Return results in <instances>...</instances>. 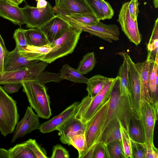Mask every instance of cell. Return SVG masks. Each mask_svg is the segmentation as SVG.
<instances>
[{
  "label": "cell",
  "instance_id": "7bdbcfd3",
  "mask_svg": "<svg viewBox=\"0 0 158 158\" xmlns=\"http://www.w3.org/2000/svg\"><path fill=\"white\" fill-rule=\"evenodd\" d=\"M139 3L138 0H131L128 2V7L129 13L134 20H137L138 14L139 12Z\"/></svg>",
  "mask_w": 158,
  "mask_h": 158
},
{
  "label": "cell",
  "instance_id": "277c9868",
  "mask_svg": "<svg viewBox=\"0 0 158 158\" xmlns=\"http://www.w3.org/2000/svg\"><path fill=\"white\" fill-rule=\"evenodd\" d=\"M118 54L125 60L127 64L132 116L139 120L140 108L145 98L141 90L139 73L135 63L128 54L125 52Z\"/></svg>",
  "mask_w": 158,
  "mask_h": 158
},
{
  "label": "cell",
  "instance_id": "b9f144b4",
  "mask_svg": "<svg viewBox=\"0 0 158 158\" xmlns=\"http://www.w3.org/2000/svg\"><path fill=\"white\" fill-rule=\"evenodd\" d=\"M145 152V158H158V150L154 144L144 142L142 143Z\"/></svg>",
  "mask_w": 158,
  "mask_h": 158
},
{
  "label": "cell",
  "instance_id": "ffe728a7",
  "mask_svg": "<svg viewBox=\"0 0 158 158\" xmlns=\"http://www.w3.org/2000/svg\"><path fill=\"white\" fill-rule=\"evenodd\" d=\"M122 143L119 120L117 118L112 119L102 131L99 142L106 144L114 141Z\"/></svg>",
  "mask_w": 158,
  "mask_h": 158
},
{
  "label": "cell",
  "instance_id": "c3c4849f",
  "mask_svg": "<svg viewBox=\"0 0 158 158\" xmlns=\"http://www.w3.org/2000/svg\"><path fill=\"white\" fill-rule=\"evenodd\" d=\"M9 2L11 3H12L19 6V5L24 0H8Z\"/></svg>",
  "mask_w": 158,
  "mask_h": 158
},
{
  "label": "cell",
  "instance_id": "60d3db41",
  "mask_svg": "<svg viewBox=\"0 0 158 158\" xmlns=\"http://www.w3.org/2000/svg\"><path fill=\"white\" fill-rule=\"evenodd\" d=\"M69 152L60 144H57L53 146L51 158H69Z\"/></svg>",
  "mask_w": 158,
  "mask_h": 158
},
{
  "label": "cell",
  "instance_id": "7c38bea8",
  "mask_svg": "<svg viewBox=\"0 0 158 158\" xmlns=\"http://www.w3.org/2000/svg\"><path fill=\"white\" fill-rule=\"evenodd\" d=\"M128 2H126L123 5L117 21L130 41L137 46L141 42L142 36L139 31L137 20H134L129 13Z\"/></svg>",
  "mask_w": 158,
  "mask_h": 158
},
{
  "label": "cell",
  "instance_id": "4fadbf2b",
  "mask_svg": "<svg viewBox=\"0 0 158 158\" xmlns=\"http://www.w3.org/2000/svg\"><path fill=\"white\" fill-rule=\"evenodd\" d=\"M39 117L31 107L28 106L24 117L17 125L11 142L13 143L19 138L39 129L40 125Z\"/></svg>",
  "mask_w": 158,
  "mask_h": 158
},
{
  "label": "cell",
  "instance_id": "f907efd6",
  "mask_svg": "<svg viewBox=\"0 0 158 158\" xmlns=\"http://www.w3.org/2000/svg\"><path fill=\"white\" fill-rule=\"evenodd\" d=\"M60 0H55V5L56 7H57L58 6Z\"/></svg>",
  "mask_w": 158,
  "mask_h": 158
},
{
  "label": "cell",
  "instance_id": "ab89813d",
  "mask_svg": "<svg viewBox=\"0 0 158 158\" xmlns=\"http://www.w3.org/2000/svg\"><path fill=\"white\" fill-rule=\"evenodd\" d=\"M133 158H145V152L142 143L135 141L131 139Z\"/></svg>",
  "mask_w": 158,
  "mask_h": 158
},
{
  "label": "cell",
  "instance_id": "52a82bcc",
  "mask_svg": "<svg viewBox=\"0 0 158 158\" xmlns=\"http://www.w3.org/2000/svg\"><path fill=\"white\" fill-rule=\"evenodd\" d=\"M158 116V101L151 98L145 99L140 108L139 119L144 142L154 144V130Z\"/></svg>",
  "mask_w": 158,
  "mask_h": 158
},
{
  "label": "cell",
  "instance_id": "d6a6232c",
  "mask_svg": "<svg viewBox=\"0 0 158 158\" xmlns=\"http://www.w3.org/2000/svg\"><path fill=\"white\" fill-rule=\"evenodd\" d=\"M66 16L77 22L87 25L95 24L99 20L93 13L77 14Z\"/></svg>",
  "mask_w": 158,
  "mask_h": 158
},
{
  "label": "cell",
  "instance_id": "ee69618b",
  "mask_svg": "<svg viewBox=\"0 0 158 158\" xmlns=\"http://www.w3.org/2000/svg\"><path fill=\"white\" fill-rule=\"evenodd\" d=\"M102 11L105 19H110L114 15V11L110 4L104 0H102Z\"/></svg>",
  "mask_w": 158,
  "mask_h": 158
},
{
  "label": "cell",
  "instance_id": "4dcf8cb0",
  "mask_svg": "<svg viewBox=\"0 0 158 158\" xmlns=\"http://www.w3.org/2000/svg\"><path fill=\"white\" fill-rule=\"evenodd\" d=\"M122 144L126 158H133L132 154L131 139L128 131L119 121Z\"/></svg>",
  "mask_w": 158,
  "mask_h": 158
},
{
  "label": "cell",
  "instance_id": "681fc988",
  "mask_svg": "<svg viewBox=\"0 0 158 158\" xmlns=\"http://www.w3.org/2000/svg\"><path fill=\"white\" fill-rule=\"evenodd\" d=\"M153 2L155 8H157L158 7V0H153Z\"/></svg>",
  "mask_w": 158,
  "mask_h": 158
},
{
  "label": "cell",
  "instance_id": "44dd1931",
  "mask_svg": "<svg viewBox=\"0 0 158 158\" xmlns=\"http://www.w3.org/2000/svg\"><path fill=\"white\" fill-rule=\"evenodd\" d=\"M135 64L139 73L141 90L145 100L150 98L149 81L151 62L146 60L143 62L135 63Z\"/></svg>",
  "mask_w": 158,
  "mask_h": 158
},
{
  "label": "cell",
  "instance_id": "1f68e13d",
  "mask_svg": "<svg viewBox=\"0 0 158 158\" xmlns=\"http://www.w3.org/2000/svg\"><path fill=\"white\" fill-rule=\"evenodd\" d=\"M152 69L150 71L149 81V88L151 97L154 100L158 101V85L155 82L156 76L158 74V64L154 62L153 63Z\"/></svg>",
  "mask_w": 158,
  "mask_h": 158
},
{
  "label": "cell",
  "instance_id": "8992f818",
  "mask_svg": "<svg viewBox=\"0 0 158 158\" xmlns=\"http://www.w3.org/2000/svg\"><path fill=\"white\" fill-rule=\"evenodd\" d=\"M16 104L0 86V131L4 136L13 133L18 123Z\"/></svg>",
  "mask_w": 158,
  "mask_h": 158
},
{
  "label": "cell",
  "instance_id": "3957f363",
  "mask_svg": "<svg viewBox=\"0 0 158 158\" xmlns=\"http://www.w3.org/2000/svg\"><path fill=\"white\" fill-rule=\"evenodd\" d=\"M117 77L110 78L98 94L93 98L88 95L84 98L78 105L75 117L86 123L110 98Z\"/></svg>",
  "mask_w": 158,
  "mask_h": 158
},
{
  "label": "cell",
  "instance_id": "74e56055",
  "mask_svg": "<svg viewBox=\"0 0 158 158\" xmlns=\"http://www.w3.org/2000/svg\"><path fill=\"white\" fill-rule=\"evenodd\" d=\"M13 37L15 41L16 47L19 50L28 45L25 30L21 28L16 29L14 32Z\"/></svg>",
  "mask_w": 158,
  "mask_h": 158
},
{
  "label": "cell",
  "instance_id": "6da1fadb",
  "mask_svg": "<svg viewBox=\"0 0 158 158\" xmlns=\"http://www.w3.org/2000/svg\"><path fill=\"white\" fill-rule=\"evenodd\" d=\"M110 98L106 117L102 126L99 141L104 129L112 119L117 118L128 131L132 117V108L130 95L121 96L119 78L117 76Z\"/></svg>",
  "mask_w": 158,
  "mask_h": 158
},
{
  "label": "cell",
  "instance_id": "2e32d148",
  "mask_svg": "<svg viewBox=\"0 0 158 158\" xmlns=\"http://www.w3.org/2000/svg\"><path fill=\"white\" fill-rule=\"evenodd\" d=\"M19 50L16 47L12 51L7 52L4 59L3 73L15 71L40 61L38 60L28 59L27 57L20 53Z\"/></svg>",
  "mask_w": 158,
  "mask_h": 158
},
{
  "label": "cell",
  "instance_id": "484cf974",
  "mask_svg": "<svg viewBox=\"0 0 158 158\" xmlns=\"http://www.w3.org/2000/svg\"><path fill=\"white\" fill-rule=\"evenodd\" d=\"M119 78V89L121 96L130 95L129 85L128 65L125 60L123 58L118 72Z\"/></svg>",
  "mask_w": 158,
  "mask_h": 158
},
{
  "label": "cell",
  "instance_id": "30bf717a",
  "mask_svg": "<svg viewBox=\"0 0 158 158\" xmlns=\"http://www.w3.org/2000/svg\"><path fill=\"white\" fill-rule=\"evenodd\" d=\"M110 99V98L86 123L85 135L86 149L85 152L92 146L98 142L107 113Z\"/></svg>",
  "mask_w": 158,
  "mask_h": 158
},
{
  "label": "cell",
  "instance_id": "5bb4252c",
  "mask_svg": "<svg viewBox=\"0 0 158 158\" xmlns=\"http://www.w3.org/2000/svg\"><path fill=\"white\" fill-rule=\"evenodd\" d=\"M68 23L59 15H56L39 28L50 43H53L71 27Z\"/></svg>",
  "mask_w": 158,
  "mask_h": 158
},
{
  "label": "cell",
  "instance_id": "836d02e7",
  "mask_svg": "<svg viewBox=\"0 0 158 158\" xmlns=\"http://www.w3.org/2000/svg\"><path fill=\"white\" fill-rule=\"evenodd\" d=\"M106 145L110 158H126L122 144L120 142L114 141Z\"/></svg>",
  "mask_w": 158,
  "mask_h": 158
},
{
  "label": "cell",
  "instance_id": "8fae6325",
  "mask_svg": "<svg viewBox=\"0 0 158 158\" xmlns=\"http://www.w3.org/2000/svg\"><path fill=\"white\" fill-rule=\"evenodd\" d=\"M22 10L25 24L29 28L40 27L56 15L53 7L48 2L44 8L33 7L26 4Z\"/></svg>",
  "mask_w": 158,
  "mask_h": 158
},
{
  "label": "cell",
  "instance_id": "8d00e7d4",
  "mask_svg": "<svg viewBox=\"0 0 158 158\" xmlns=\"http://www.w3.org/2000/svg\"><path fill=\"white\" fill-rule=\"evenodd\" d=\"M93 13L99 20L105 19L102 8V0H85Z\"/></svg>",
  "mask_w": 158,
  "mask_h": 158
},
{
  "label": "cell",
  "instance_id": "4316f807",
  "mask_svg": "<svg viewBox=\"0 0 158 158\" xmlns=\"http://www.w3.org/2000/svg\"><path fill=\"white\" fill-rule=\"evenodd\" d=\"M96 62L94 52L87 53L83 56L77 70L83 75L87 74L92 70Z\"/></svg>",
  "mask_w": 158,
  "mask_h": 158
},
{
  "label": "cell",
  "instance_id": "9c48e42d",
  "mask_svg": "<svg viewBox=\"0 0 158 158\" xmlns=\"http://www.w3.org/2000/svg\"><path fill=\"white\" fill-rule=\"evenodd\" d=\"M48 63L40 61L36 63L20 69L4 72L0 75V85L9 83H21L28 81H38L40 74L44 70Z\"/></svg>",
  "mask_w": 158,
  "mask_h": 158
},
{
  "label": "cell",
  "instance_id": "7402d4cb",
  "mask_svg": "<svg viewBox=\"0 0 158 158\" xmlns=\"http://www.w3.org/2000/svg\"><path fill=\"white\" fill-rule=\"evenodd\" d=\"M54 44V43H53L41 47L27 45L21 49H19V52L29 60L41 61Z\"/></svg>",
  "mask_w": 158,
  "mask_h": 158
},
{
  "label": "cell",
  "instance_id": "f1b7e54d",
  "mask_svg": "<svg viewBox=\"0 0 158 158\" xmlns=\"http://www.w3.org/2000/svg\"><path fill=\"white\" fill-rule=\"evenodd\" d=\"M9 151L10 158H36L24 143L16 144Z\"/></svg>",
  "mask_w": 158,
  "mask_h": 158
},
{
  "label": "cell",
  "instance_id": "83f0119b",
  "mask_svg": "<svg viewBox=\"0 0 158 158\" xmlns=\"http://www.w3.org/2000/svg\"><path fill=\"white\" fill-rule=\"evenodd\" d=\"M128 131L131 139L141 143L144 142L142 130L139 120L132 117L130 122Z\"/></svg>",
  "mask_w": 158,
  "mask_h": 158
},
{
  "label": "cell",
  "instance_id": "7a4b0ae2",
  "mask_svg": "<svg viewBox=\"0 0 158 158\" xmlns=\"http://www.w3.org/2000/svg\"><path fill=\"white\" fill-rule=\"evenodd\" d=\"M30 107L39 117L48 119L51 116L50 97L44 84L37 81H28L22 83Z\"/></svg>",
  "mask_w": 158,
  "mask_h": 158
},
{
  "label": "cell",
  "instance_id": "f35d334b",
  "mask_svg": "<svg viewBox=\"0 0 158 158\" xmlns=\"http://www.w3.org/2000/svg\"><path fill=\"white\" fill-rule=\"evenodd\" d=\"M93 158H110L106 145L101 142L97 143L94 149Z\"/></svg>",
  "mask_w": 158,
  "mask_h": 158
},
{
  "label": "cell",
  "instance_id": "e0dca14e",
  "mask_svg": "<svg viewBox=\"0 0 158 158\" xmlns=\"http://www.w3.org/2000/svg\"><path fill=\"white\" fill-rule=\"evenodd\" d=\"M53 8L56 15L66 16L93 13L85 0H60L58 6Z\"/></svg>",
  "mask_w": 158,
  "mask_h": 158
},
{
  "label": "cell",
  "instance_id": "9a60e30c",
  "mask_svg": "<svg viewBox=\"0 0 158 158\" xmlns=\"http://www.w3.org/2000/svg\"><path fill=\"white\" fill-rule=\"evenodd\" d=\"M79 103V102H74L58 115L40 124L39 129L40 132L46 133L57 130L60 127L75 115Z\"/></svg>",
  "mask_w": 158,
  "mask_h": 158
},
{
  "label": "cell",
  "instance_id": "cb8c5ba5",
  "mask_svg": "<svg viewBox=\"0 0 158 158\" xmlns=\"http://www.w3.org/2000/svg\"><path fill=\"white\" fill-rule=\"evenodd\" d=\"M110 78L100 74L94 75L89 79L87 83L86 89L88 95L93 98L101 91L105 85L109 81Z\"/></svg>",
  "mask_w": 158,
  "mask_h": 158
},
{
  "label": "cell",
  "instance_id": "d6986e66",
  "mask_svg": "<svg viewBox=\"0 0 158 158\" xmlns=\"http://www.w3.org/2000/svg\"><path fill=\"white\" fill-rule=\"evenodd\" d=\"M0 16L16 25L25 24L22 8L8 0H0Z\"/></svg>",
  "mask_w": 158,
  "mask_h": 158
},
{
  "label": "cell",
  "instance_id": "e575fe53",
  "mask_svg": "<svg viewBox=\"0 0 158 158\" xmlns=\"http://www.w3.org/2000/svg\"><path fill=\"white\" fill-rule=\"evenodd\" d=\"M26 146L33 153L36 158H48L45 149L41 147L35 139H30L24 142Z\"/></svg>",
  "mask_w": 158,
  "mask_h": 158
},
{
  "label": "cell",
  "instance_id": "ac0fdd59",
  "mask_svg": "<svg viewBox=\"0 0 158 158\" xmlns=\"http://www.w3.org/2000/svg\"><path fill=\"white\" fill-rule=\"evenodd\" d=\"M75 116V115H74ZM73 116L60 127L57 131L61 142L69 145V140L72 137L85 133L86 123Z\"/></svg>",
  "mask_w": 158,
  "mask_h": 158
},
{
  "label": "cell",
  "instance_id": "603a6c76",
  "mask_svg": "<svg viewBox=\"0 0 158 158\" xmlns=\"http://www.w3.org/2000/svg\"><path fill=\"white\" fill-rule=\"evenodd\" d=\"M25 32L28 45L41 47L50 43L39 28L25 30Z\"/></svg>",
  "mask_w": 158,
  "mask_h": 158
},
{
  "label": "cell",
  "instance_id": "d590c367",
  "mask_svg": "<svg viewBox=\"0 0 158 158\" xmlns=\"http://www.w3.org/2000/svg\"><path fill=\"white\" fill-rule=\"evenodd\" d=\"M149 43H151L153 48V51L152 52L149 61L151 63L154 61V57H156V55L158 53V18H157L156 20L152 32V34L149 40Z\"/></svg>",
  "mask_w": 158,
  "mask_h": 158
},
{
  "label": "cell",
  "instance_id": "7dc6e473",
  "mask_svg": "<svg viewBox=\"0 0 158 158\" xmlns=\"http://www.w3.org/2000/svg\"><path fill=\"white\" fill-rule=\"evenodd\" d=\"M37 2L36 7L38 8H44L46 7L48 2L46 0H35Z\"/></svg>",
  "mask_w": 158,
  "mask_h": 158
},
{
  "label": "cell",
  "instance_id": "ba28073f",
  "mask_svg": "<svg viewBox=\"0 0 158 158\" xmlns=\"http://www.w3.org/2000/svg\"><path fill=\"white\" fill-rule=\"evenodd\" d=\"M60 15L71 27L80 29L82 31L88 32L110 43L119 39V28L115 24H106L99 20L95 24L87 25L74 21L66 15Z\"/></svg>",
  "mask_w": 158,
  "mask_h": 158
},
{
  "label": "cell",
  "instance_id": "f6af8a7d",
  "mask_svg": "<svg viewBox=\"0 0 158 158\" xmlns=\"http://www.w3.org/2000/svg\"><path fill=\"white\" fill-rule=\"evenodd\" d=\"M3 88L7 93L11 94L18 92L22 86V83H9L4 85Z\"/></svg>",
  "mask_w": 158,
  "mask_h": 158
},
{
  "label": "cell",
  "instance_id": "5b68a950",
  "mask_svg": "<svg viewBox=\"0 0 158 158\" xmlns=\"http://www.w3.org/2000/svg\"><path fill=\"white\" fill-rule=\"evenodd\" d=\"M82 32L81 30L71 26L53 42V46L41 61L50 64L58 58L72 53Z\"/></svg>",
  "mask_w": 158,
  "mask_h": 158
},
{
  "label": "cell",
  "instance_id": "f546056e",
  "mask_svg": "<svg viewBox=\"0 0 158 158\" xmlns=\"http://www.w3.org/2000/svg\"><path fill=\"white\" fill-rule=\"evenodd\" d=\"M69 145H72L77 150L78 158H81L86 149L85 133L77 134L72 137L69 139Z\"/></svg>",
  "mask_w": 158,
  "mask_h": 158
},
{
  "label": "cell",
  "instance_id": "bcb514c9",
  "mask_svg": "<svg viewBox=\"0 0 158 158\" xmlns=\"http://www.w3.org/2000/svg\"><path fill=\"white\" fill-rule=\"evenodd\" d=\"M0 158H10L9 150L0 148Z\"/></svg>",
  "mask_w": 158,
  "mask_h": 158
},
{
  "label": "cell",
  "instance_id": "d4e9b609",
  "mask_svg": "<svg viewBox=\"0 0 158 158\" xmlns=\"http://www.w3.org/2000/svg\"><path fill=\"white\" fill-rule=\"evenodd\" d=\"M60 77L62 80L66 79L74 82L87 83L88 78L80 73L77 69H75L67 64L64 65L60 71Z\"/></svg>",
  "mask_w": 158,
  "mask_h": 158
}]
</instances>
